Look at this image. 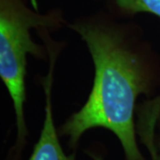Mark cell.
Segmentation results:
<instances>
[{
  "label": "cell",
  "instance_id": "6da1fadb",
  "mask_svg": "<svg viewBox=\"0 0 160 160\" xmlns=\"http://www.w3.org/2000/svg\"><path fill=\"white\" fill-rule=\"evenodd\" d=\"M69 28L86 43L94 78L86 102L60 127V136L75 149L86 132L104 128L118 139L125 160H146L137 143L135 105L140 95L153 97L160 86L159 57L139 33L119 24L81 20Z\"/></svg>",
  "mask_w": 160,
  "mask_h": 160
},
{
  "label": "cell",
  "instance_id": "7a4b0ae2",
  "mask_svg": "<svg viewBox=\"0 0 160 160\" xmlns=\"http://www.w3.org/2000/svg\"><path fill=\"white\" fill-rule=\"evenodd\" d=\"M60 12L39 13L29 9L22 0H0V78L12 102L17 137L13 149L19 155L28 137L25 119L27 57L46 60V47L36 43L30 30L49 29L62 26Z\"/></svg>",
  "mask_w": 160,
  "mask_h": 160
},
{
  "label": "cell",
  "instance_id": "3957f363",
  "mask_svg": "<svg viewBox=\"0 0 160 160\" xmlns=\"http://www.w3.org/2000/svg\"><path fill=\"white\" fill-rule=\"evenodd\" d=\"M42 40L45 43L49 60L47 75L42 78L40 81L46 96L45 119L38 141L35 144L29 160H76V154L67 155L61 145L59 140L60 134L55 127L52 105V88L53 84L54 69L62 46L52 39L48 34L44 35Z\"/></svg>",
  "mask_w": 160,
  "mask_h": 160
},
{
  "label": "cell",
  "instance_id": "277c9868",
  "mask_svg": "<svg viewBox=\"0 0 160 160\" xmlns=\"http://www.w3.org/2000/svg\"><path fill=\"white\" fill-rule=\"evenodd\" d=\"M115 3L120 11L129 14L147 12L160 18V0H115Z\"/></svg>",
  "mask_w": 160,
  "mask_h": 160
},
{
  "label": "cell",
  "instance_id": "5b68a950",
  "mask_svg": "<svg viewBox=\"0 0 160 160\" xmlns=\"http://www.w3.org/2000/svg\"><path fill=\"white\" fill-rule=\"evenodd\" d=\"M157 128L158 129V133L156 136V148L157 149L153 152L149 153V156H150V158H152V159L160 160V116L158 121Z\"/></svg>",
  "mask_w": 160,
  "mask_h": 160
},
{
  "label": "cell",
  "instance_id": "8992f818",
  "mask_svg": "<svg viewBox=\"0 0 160 160\" xmlns=\"http://www.w3.org/2000/svg\"><path fill=\"white\" fill-rule=\"evenodd\" d=\"M86 153L88 156H90V158L92 160H104L102 156L97 153V152H95V151H86Z\"/></svg>",
  "mask_w": 160,
  "mask_h": 160
},
{
  "label": "cell",
  "instance_id": "52a82bcc",
  "mask_svg": "<svg viewBox=\"0 0 160 160\" xmlns=\"http://www.w3.org/2000/svg\"><path fill=\"white\" fill-rule=\"evenodd\" d=\"M150 160H155V159H152V158H150Z\"/></svg>",
  "mask_w": 160,
  "mask_h": 160
}]
</instances>
